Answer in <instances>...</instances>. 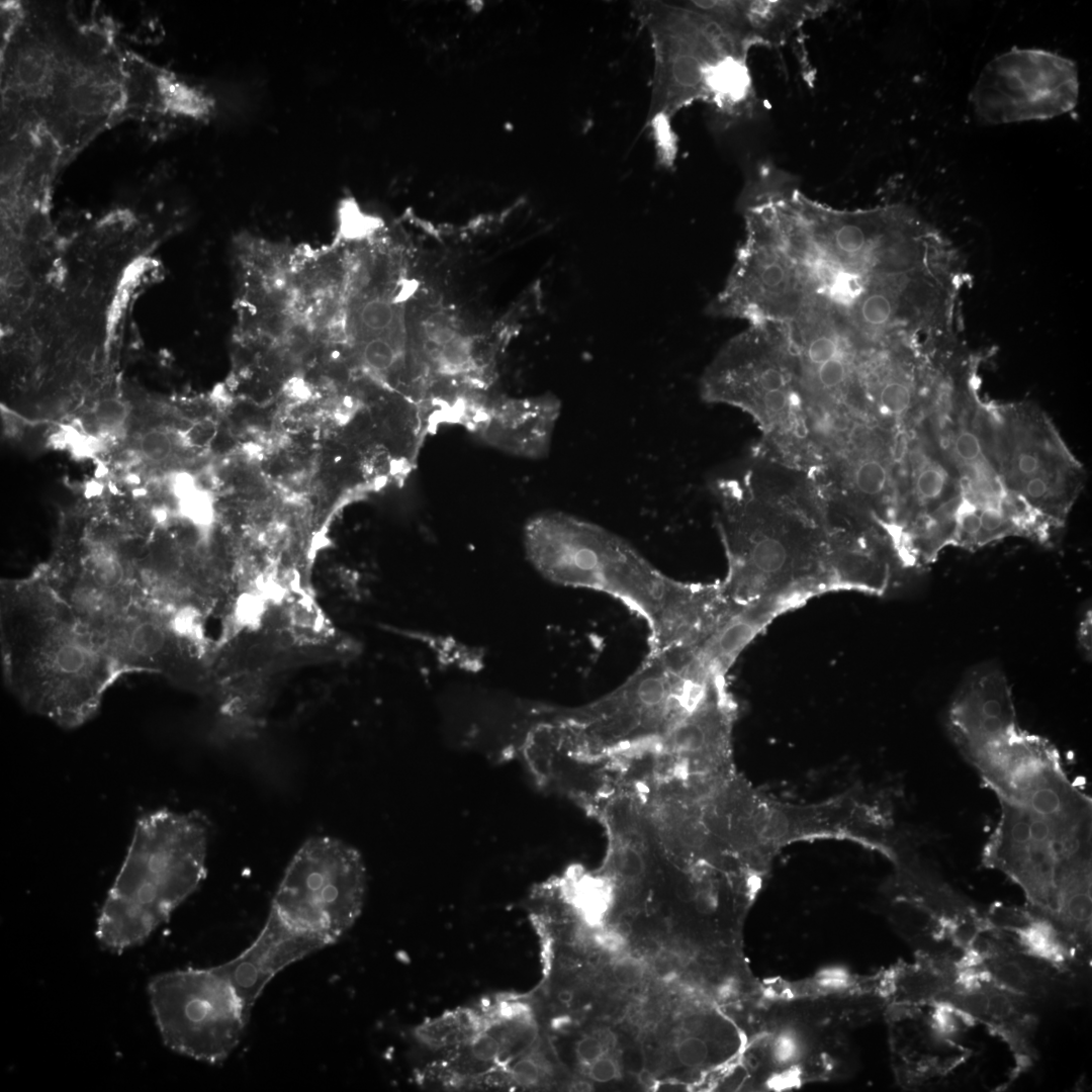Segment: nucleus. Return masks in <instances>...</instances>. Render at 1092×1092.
<instances>
[{
    "mask_svg": "<svg viewBox=\"0 0 1092 1092\" xmlns=\"http://www.w3.org/2000/svg\"><path fill=\"white\" fill-rule=\"evenodd\" d=\"M427 353L431 371L445 379L464 378L479 368L472 341L461 334Z\"/></svg>",
    "mask_w": 1092,
    "mask_h": 1092,
    "instance_id": "23",
    "label": "nucleus"
},
{
    "mask_svg": "<svg viewBox=\"0 0 1092 1092\" xmlns=\"http://www.w3.org/2000/svg\"><path fill=\"white\" fill-rule=\"evenodd\" d=\"M745 239L723 289L709 305L716 316L749 326L792 321L808 302L799 267L775 233L743 210Z\"/></svg>",
    "mask_w": 1092,
    "mask_h": 1092,
    "instance_id": "13",
    "label": "nucleus"
},
{
    "mask_svg": "<svg viewBox=\"0 0 1092 1092\" xmlns=\"http://www.w3.org/2000/svg\"><path fill=\"white\" fill-rule=\"evenodd\" d=\"M459 333L448 325L442 323H433L427 326L425 330V337L430 349L438 348L451 341Z\"/></svg>",
    "mask_w": 1092,
    "mask_h": 1092,
    "instance_id": "35",
    "label": "nucleus"
},
{
    "mask_svg": "<svg viewBox=\"0 0 1092 1092\" xmlns=\"http://www.w3.org/2000/svg\"><path fill=\"white\" fill-rule=\"evenodd\" d=\"M1012 932L1016 933L1026 953L1056 967H1063L1072 956L1071 949L1061 939L1057 928L1049 918L1032 914L1025 924L1013 929Z\"/></svg>",
    "mask_w": 1092,
    "mask_h": 1092,
    "instance_id": "22",
    "label": "nucleus"
},
{
    "mask_svg": "<svg viewBox=\"0 0 1092 1092\" xmlns=\"http://www.w3.org/2000/svg\"><path fill=\"white\" fill-rule=\"evenodd\" d=\"M560 415L551 395L483 404L468 428L483 442L506 453L541 459L548 455Z\"/></svg>",
    "mask_w": 1092,
    "mask_h": 1092,
    "instance_id": "19",
    "label": "nucleus"
},
{
    "mask_svg": "<svg viewBox=\"0 0 1092 1092\" xmlns=\"http://www.w3.org/2000/svg\"><path fill=\"white\" fill-rule=\"evenodd\" d=\"M1090 639H1091V615H1090V613L1089 614L1087 613L1086 616L1084 617V619L1081 621L1080 629H1079L1080 645L1083 647V649L1086 652H1088V648L1090 649V647H1091Z\"/></svg>",
    "mask_w": 1092,
    "mask_h": 1092,
    "instance_id": "37",
    "label": "nucleus"
},
{
    "mask_svg": "<svg viewBox=\"0 0 1092 1092\" xmlns=\"http://www.w3.org/2000/svg\"><path fill=\"white\" fill-rule=\"evenodd\" d=\"M339 216L341 231L349 238L364 237L380 224L377 218L364 213L353 200L343 202Z\"/></svg>",
    "mask_w": 1092,
    "mask_h": 1092,
    "instance_id": "29",
    "label": "nucleus"
},
{
    "mask_svg": "<svg viewBox=\"0 0 1092 1092\" xmlns=\"http://www.w3.org/2000/svg\"><path fill=\"white\" fill-rule=\"evenodd\" d=\"M889 473L883 461L877 458L861 460L854 469L853 483L866 496L881 495L888 484Z\"/></svg>",
    "mask_w": 1092,
    "mask_h": 1092,
    "instance_id": "28",
    "label": "nucleus"
},
{
    "mask_svg": "<svg viewBox=\"0 0 1092 1092\" xmlns=\"http://www.w3.org/2000/svg\"><path fill=\"white\" fill-rule=\"evenodd\" d=\"M1 658L7 689L27 711L76 728L121 676L114 660L42 576L5 581Z\"/></svg>",
    "mask_w": 1092,
    "mask_h": 1092,
    "instance_id": "2",
    "label": "nucleus"
},
{
    "mask_svg": "<svg viewBox=\"0 0 1092 1092\" xmlns=\"http://www.w3.org/2000/svg\"><path fill=\"white\" fill-rule=\"evenodd\" d=\"M676 1056L682 1066L690 1069H703L711 1062L712 1050L705 1037L688 1035L677 1044Z\"/></svg>",
    "mask_w": 1092,
    "mask_h": 1092,
    "instance_id": "30",
    "label": "nucleus"
},
{
    "mask_svg": "<svg viewBox=\"0 0 1092 1092\" xmlns=\"http://www.w3.org/2000/svg\"><path fill=\"white\" fill-rule=\"evenodd\" d=\"M689 2L722 23L747 51L756 44H780L828 4L772 0Z\"/></svg>",
    "mask_w": 1092,
    "mask_h": 1092,
    "instance_id": "21",
    "label": "nucleus"
},
{
    "mask_svg": "<svg viewBox=\"0 0 1092 1092\" xmlns=\"http://www.w3.org/2000/svg\"><path fill=\"white\" fill-rule=\"evenodd\" d=\"M127 118L155 129L202 123L214 117L216 99L201 86L122 47Z\"/></svg>",
    "mask_w": 1092,
    "mask_h": 1092,
    "instance_id": "16",
    "label": "nucleus"
},
{
    "mask_svg": "<svg viewBox=\"0 0 1092 1092\" xmlns=\"http://www.w3.org/2000/svg\"><path fill=\"white\" fill-rule=\"evenodd\" d=\"M644 964L637 958L626 956L618 959L613 966L616 981L627 987L637 985L644 977Z\"/></svg>",
    "mask_w": 1092,
    "mask_h": 1092,
    "instance_id": "33",
    "label": "nucleus"
},
{
    "mask_svg": "<svg viewBox=\"0 0 1092 1092\" xmlns=\"http://www.w3.org/2000/svg\"><path fill=\"white\" fill-rule=\"evenodd\" d=\"M531 1006L493 993L426 1017L412 1030L419 1086L444 1091H509L540 1086L545 1066L533 1052Z\"/></svg>",
    "mask_w": 1092,
    "mask_h": 1092,
    "instance_id": "3",
    "label": "nucleus"
},
{
    "mask_svg": "<svg viewBox=\"0 0 1092 1092\" xmlns=\"http://www.w3.org/2000/svg\"><path fill=\"white\" fill-rule=\"evenodd\" d=\"M523 543L527 559L544 578L608 595L647 628L672 580L624 538L567 513L543 512L530 518Z\"/></svg>",
    "mask_w": 1092,
    "mask_h": 1092,
    "instance_id": "6",
    "label": "nucleus"
},
{
    "mask_svg": "<svg viewBox=\"0 0 1092 1092\" xmlns=\"http://www.w3.org/2000/svg\"><path fill=\"white\" fill-rule=\"evenodd\" d=\"M602 1041L594 1036H585L575 1043V1054L581 1064L590 1065L604 1056Z\"/></svg>",
    "mask_w": 1092,
    "mask_h": 1092,
    "instance_id": "34",
    "label": "nucleus"
},
{
    "mask_svg": "<svg viewBox=\"0 0 1092 1092\" xmlns=\"http://www.w3.org/2000/svg\"><path fill=\"white\" fill-rule=\"evenodd\" d=\"M171 490L177 498L180 514L197 526H207L213 518V502L206 490L196 486L189 474H175Z\"/></svg>",
    "mask_w": 1092,
    "mask_h": 1092,
    "instance_id": "25",
    "label": "nucleus"
},
{
    "mask_svg": "<svg viewBox=\"0 0 1092 1092\" xmlns=\"http://www.w3.org/2000/svg\"><path fill=\"white\" fill-rule=\"evenodd\" d=\"M324 947L321 941L289 929L268 914L257 938L239 956L219 967L246 1006L252 1010L278 973Z\"/></svg>",
    "mask_w": 1092,
    "mask_h": 1092,
    "instance_id": "20",
    "label": "nucleus"
},
{
    "mask_svg": "<svg viewBox=\"0 0 1092 1092\" xmlns=\"http://www.w3.org/2000/svg\"><path fill=\"white\" fill-rule=\"evenodd\" d=\"M127 415L125 404L114 398L101 400L94 411L99 428L109 433H118L124 427Z\"/></svg>",
    "mask_w": 1092,
    "mask_h": 1092,
    "instance_id": "31",
    "label": "nucleus"
},
{
    "mask_svg": "<svg viewBox=\"0 0 1092 1092\" xmlns=\"http://www.w3.org/2000/svg\"><path fill=\"white\" fill-rule=\"evenodd\" d=\"M635 12L648 30L654 74L648 120L670 118L693 102L711 100L716 75L746 51L719 21L686 2L647 1Z\"/></svg>",
    "mask_w": 1092,
    "mask_h": 1092,
    "instance_id": "8",
    "label": "nucleus"
},
{
    "mask_svg": "<svg viewBox=\"0 0 1092 1092\" xmlns=\"http://www.w3.org/2000/svg\"><path fill=\"white\" fill-rule=\"evenodd\" d=\"M64 44L29 17L1 47V114H36L52 92Z\"/></svg>",
    "mask_w": 1092,
    "mask_h": 1092,
    "instance_id": "18",
    "label": "nucleus"
},
{
    "mask_svg": "<svg viewBox=\"0 0 1092 1092\" xmlns=\"http://www.w3.org/2000/svg\"><path fill=\"white\" fill-rule=\"evenodd\" d=\"M148 993L165 1045L211 1065L237 1048L252 1011L219 966L157 975Z\"/></svg>",
    "mask_w": 1092,
    "mask_h": 1092,
    "instance_id": "10",
    "label": "nucleus"
},
{
    "mask_svg": "<svg viewBox=\"0 0 1092 1092\" xmlns=\"http://www.w3.org/2000/svg\"><path fill=\"white\" fill-rule=\"evenodd\" d=\"M367 887L366 866L356 847L336 837L312 836L291 857L269 914L328 946L361 916Z\"/></svg>",
    "mask_w": 1092,
    "mask_h": 1092,
    "instance_id": "7",
    "label": "nucleus"
},
{
    "mask_svg": "<svg viewBox=\"0 0 1092 1092\" xmlns=\"http://www.w3.org/2000/svg\"><path fill=\"white\" fill-rule=\"evenodd\" d=\"M737 611L722 582L673 578L648 628L647 654H695Z\"/></svg>",
    "mask_w": 1092,
    "mask_h": 1092,
    "instance_id": "17",
    "label": "nucleus"
},
{
    "mask_svg": "<svg viewBox=\"0 0 1092 1092\" xmlns=\"http://www.w3.org/2000/svg\"><path fill=\"white\" fill-rule=\"evenodd\" d=\"M207 841L198 813L163 809L140 818L97 919L103 948L139 945L169 919L206 876Z\"/></svg>",
    "mask_w": 1092,
    "mask_h": 1092,
    "instance_id": "5",
    "label": "nucleus"
},
{
    "mask_svg": "<svg viewBox=\"0 0 1092 1092\" xmlns=\"http://www.w3.org/2000/svg\"><path fill=\"white\" fill-rule=\"evenodd\" d=\"M570 1088L574 1091L586 1092L592 1090V1085L587 1081H576L570 1086Z\"/></svg>",
    "mask_w": 1092,
    "mask_h": 1092,
    "instance_id": "38",
    "label": "nucleus"
},
{
    "mask_svg": "<svg viewBox=\"0 0 1092 1092\" xmlns=\"http://www.w3.org/2000/svg\"><path fill=\"white\" fill-rule=\"evenodd\" d=\"M1003 432L1000 465L1007 487L1024 507L1055 528L1063 525L1075 493V466L1042 419L1012 417Z\"/></svg>",
    "mask_w": 1092,
    "mask_h": 1092,
    "instance_id": "14",
    "label": "nucleus"
},
{
    "mask_svg": "<svg viewBox=\"0 0 1092 1092\" xmlns=\"http://www.w3.org/2000/svg\"><path fill=\"white\" fill-rule=\"evenodd\" d=\"M872 381L874 396L880 410L888 416L906 414L914 400V387L910 379L898 373L892 366H884Z\"/></svg>",
    "mask_w": 1092,
    "mask_h": 1092,
    "instance_id": "24",
    "label": "nucleus"
},
{
    "mask_svg": "<svg viewBox=\"0 0 1092 1092\" xmlns=\"http://www.w3.org/2000/svg\"><path fill=\"white\" fill-rule=\"evenodd\" d=\"M750 1001L746 1079L781 1090L828 1080L840 1071L847 1030L877 1013L860 983L810 984L777 992L762 985Z\"/></svg>",
    "mask_w": 1092,
    "mask_h": 1092,
    "instance_id": "4",
    "label": "nucleus"
},
{
    "mask_svg": "<svg viewBox=\"0 0 1092 1092\" xmlns=\"http://www.w3.org/2000/svg\"><path fill=\"white\" fill-rule=\"evenodd\" d=\"M946 727L969 763L1014 735L1020 726L1005 674L992 665L970 671L951 700Z\"/></svg>",
    "mask_w": 1092,
    "mask_h": 1092,
    "instance_id": "15",
    "label": "nucleus"
},
{
    "mask_svg": "<svg viewBox=\"0 0 1092 1092\" xmlns=\"http://www.w3.org/2000/svg\"><path fill=\"white\" fill-rule=\"evenodd\" d=\"M122 46L89 26L74 48L64 44L60 68L38 117L66 162L106 129L127 119Z\"/></svg>",
    "mask_w": 1092,
    "mask_h": 1092,
    "instance_id": "9",
    "label": "nucleus"
},
{
    "mask_svg": "<svg viewBox=\"0 0 1092 1092\" xmlns=\"http://www.w3.org/2000/svg\"><path fill=\"white\" fill-rule=\"evenodd\" d=\"M1079 94L1072 60L1045 50L1014 48L983 68L970 102L981 123L997 125L1066 114L1076 107Z\"/></svg>",
    "mask_w": 1092,
    "mask_h": 1092,
    "instance_id": "12",
    "label": "nucleus"
},
{
    "mask_svg": "<svg viewBox=\"0 0 1092 1092\" xmlns=\"http://www.w3.org/2000/svg\"><path fill=\"white\" fill-rule=\"evenodd\" d=\"M400 340L392 337L370 338L364 344L362 357L365 364L375 372L389 373L401 359Z\"/></svg>",
    "mask_w": 1092,
    "mask_h": 1092,
    "instance_id": "27",
    "label": "nucleus"
},
{
    "mask_svg": "<svg viewBox=\"0 0 1092 1092\" xmlns=\"http://www.w3.org/2000/svg\"><path fill=\"white\" fill-rule=\"evenodd\" d=\"M618 1069L615 1062L604 1056L589 1065V1077L597 1082L605 1083L615 1079Z\"/></svg>",
    "mask_w": 1092,
    "mask_h": 1092,
    "instance_id": "36",
    "label": "nucleus"
},
{
    "mask_svg": "<svg viewBox=\"0 0 1092 1092\" xmlns=\"http://www.w3.org/2000/svg\"><path fill=\"white\" fill-rule=\"evenodd\" d=\"M140 449L144 457L149 461L161 462L169 457L172 450V443L166 433L159 430H152L142 437Z\"/></svg>",
    "mask_w": 1092,
    "mask_h": 1092,
    "instance_id": "32",
    "label": "nucleus"
},
{
    "mask_svg": "<svg viewBox=\"0 0 1092 1092\" xmlns=\"http://www.w3.org/2000/svg\"><path fill=\"white\" fill-rule=\"evenodd\" d=\"M1000 816L983 847L985 867L1005 874L1030 905L1051 919L1057 878L1075 859L1091 856V816L1053 815L999 801Z\"/></svg>",
    "mask_w": 1092,
    "mask_h": 1092,
    "instance_id": "11",
    "label": "nucleus"
},
{
    "mask_svg": "<svg viewBox=\"0 0 1092 1092\" xmlns=\"http://www.w3.org/2000/svg\"><path fill=\"white\" fill-rule=\"evenodd\" d=\"M395 324L394 307L381 299L364 303L356 314V327L366 338L391 337Z\"/></svg>",
    "mask_w": 1092,
    "mask_h": 1092,
    "instance_id": "26",
    "label": "nucleus"
},
{
    "mask_svg": "<svg viewBox=\"0 0 1092 1092\" xmlns=\"http://www.w3.org/2000/svg\"><path fill=\"white\" fill-rule=\"evenodd\" d=\"M785 246L803 276L808 303L846 315L882 277L918 267L930 228L911 208L839 210L779 176L759 175L745 201Z\"/></svg>",
    "mask_w": 1092,
    "mask_h": 1092,
    "instance_id": "1",
    "label": "nucleus"
}]
</instances>
